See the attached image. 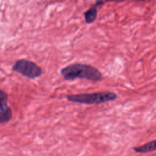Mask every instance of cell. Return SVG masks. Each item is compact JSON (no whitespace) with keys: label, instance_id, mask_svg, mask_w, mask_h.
Returning <instances> with one entry per match:
<instances>
[{"label":"cell","instance_id":"3957f363","mask_svg":"<svg viewBox=\"0 0 156 156\" xmlns=\"http://www.w3.org/2000/svg\"><path fill=\"white\" fill-rule=\"evenodd\" d=\"M12 70L23 76L32 79L39 77L43 74L40 66L34 62L26 59H20L16 61L12 66Z\"/></svg>","mask_w":156,"mask_h":156},{"label":"cell","instance_id":"277c9868","mask_svg":"<svg viewBox=\"0 0 156 156\" xmlns=\"http://www.w3.org/2000/svg\"><path fill=\"white\" fill-rule=\"evenodd\" d=\"M9 96L7 92L0 89V124L9 122L12 118V110L8 105Z\"/></svg>","mask_w":156,"mask_h":156},{"label":"cell","instance_id":"7a4b0ae2","mask_svg":"<svg viewBox=\"0 0 156 156\" xmlns=\"http://www.w3.org/2000/svg\"><path fill=\"white\" fill-rule=\"evenodd\" d=\"M117 98V94L112 91L81 93L66 96V99L69 102L83 104H99L114 101Z\"/></svg>","mask_w":156,"mask_h":156},{"label":"cell","instance_id":"52a82bcc","mask_svg":"<svg viewBox=\"0 0 156 156\" xmlns=\"http://www.w3.org/2000/svg\"><path fill=\"white\" fill-rule=\"evenodd\" d=\"M141 1H144V0H141Z\"/></svg>","mask_w":156,"mask_h":156},{"label":"cell","instance_id":"8992f818","mask_svg":"<svg viewBox=\"0 0 156 156\" xmlns=\"http://www.w3.org/2000/svg\"><path fill=\"white\" fill-rule=\"evenodd\" d=\"M96 6H97V4L92 6L84 13V18H85V22L87 23L90 24L96 20L97 17Z\"/></svg>","mask_w":156,"mask_h":156},{"label":"cell","instance_id":"6da1fadb","mask_svg":"<svg viewBox=\"0 0 156 156\" xmlns=\"http://www.w3.org/2000/svg\"><path fill=\"white\" fill-rule=\"evenodd\" d=\"M60 74L66 80L83 79L94 82H101L103 76L100 71L90 65L73 63L63 68Z\"/></svg>","mask_w":156,"mask_h":156},{"label":"cell","instance_id":"5b68a950","mask_svg":"<svg viewBox=\"0 0 156 156\" xmlns=\"http://www.w3.org/2000/svg\"><path fill=\"white\" fill-rule=\"evenodd\" d=\"M133 150L137 153H149L155 151V140L150 141L143 145L133 147Z\"/></svg>","mask_w":156,"mask_h":156}]
</instances>
